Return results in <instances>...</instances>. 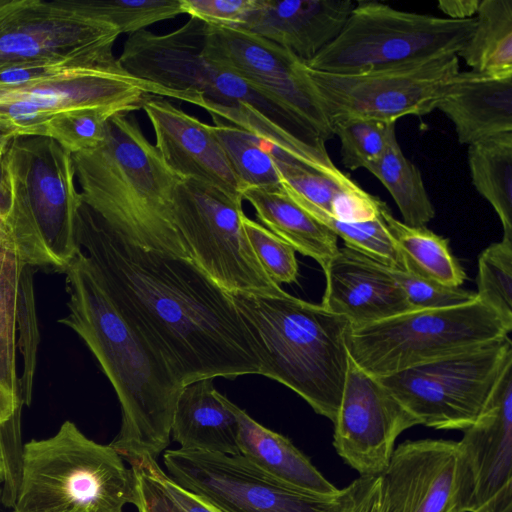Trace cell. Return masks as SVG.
I'll return each instance as SVG.
<instances>
[{"label": "cell", "mask_w": 512, "mask_h": 512, "mask_svg": "<svg viewBox=\"0 0 512 512\" xmlns=\"http://www.w3.org/2000/svg\"><path fill=\"white\" fill-rule=\"evenodd\" d=\"M243 197L192 179L174 191L173 220L190 258L222 289L280 296L285 291L264 272L243 226Z\"/></svg>", "instance_id": "10"}, {"label": "cell", "mask_w": 512, "mask_h": 512, "mask_svg": "<svg viewBox=\"0 0 512 512\" xmlns=\"http://www.w3.org/2000/svg\"><path fill=\"white\" fill-rule=\"evenodd\" d=\"M231 295L262 349L261 375L285 385L333 422L349 363V321L287 292Z\"/></svg>", "instance_id": "4"}, {"label": "cell", "mask_w": 512, "mask_h": 512, "mask_svg": "<svg viewBox=\"0 0 512 512\" xmlns=\"http://www.w3.org/2000/svg\"><path fill=\"white\" fill-rule=\"evenodd\" d=\"M509 366L512 342L507 336L378 379L420 425L463 431L477 419Z\"/></svg>", "instance_id": "11"}, {"label": "cell", "mask_w": 512, "mask_h": 512, "mask_svg": "<svg viewBox=\"0 0 512 512\" xmlns=\"http://www.w3.org/2000/svg\"><path fill=\"white\" fill-rule=\"evenodd\" d=\"M202 52L242 79L303 133L326 143L334 135L305 61L252 33L205 25Z\"/></svg>", "instance_id": "14"}, {"label": "cell", "mask_w": 512, "mask_h": 512, "mask_svg": "<svg viewBox=\"0 0 512 512\" xmlns=\"http://www.w3.org/2000/svg\"><path fill=\"white\" fill-rule=\"evenodd\" d=\"M381 216L401 251L407 270L446 286L460 287L466 274L452 254L449 240L423 227H412L396 219L385 205Z\"/></svg>", "instance_id": "29"}, {"label": "cell", "mask_w": 512, "mask_h": 512, "mask_svg": "<svg viewBox=\"0 0 512 512\" xmlns=\"http://www.w3.org/2000/svg\"><path fill=\"white\" fill-rule=\"evenodd\" d=\"M467 158L473 186L498 215L503 237L512 239V133L469 145Z\"/></svg>", "instance_id": "31"}, {"label": "cell", "mask_w": 512, "mask_h": 512, "mask_svg": "<svg viewBox=\"0 0 512 512\" xmlns=\"http://www.w3.org/2000/svg\"><path fill=\"white\" fill-rule=\"evenodd\" d=\"M4 482V464L2 459V453L0 450V484H3Z\"/></svg>", "instance_id": "52"}, {"label": "cell", "mask_w": 512, "mask_h": 512, "mask_svg": "<svg viewBox=\"0 0 512 512\" xmlns=\"http://www.w3.org/2000/svg\"><path fill=\"white\" fill-rule=\"evenodd\" d=\"M385 205L355 182L335 196L329 214L345 222H368L379 219Z\"/></svg>", "instance_id": "44"}, {"label": "cell", "mask_w": 512, "mask_h": 512, "mask_svg": "<svg viewBox=\"0 0 512 512\" xmlns=\"http://www.w3.org/2000/svg\"><path fill=\"white\" fill-rule=\"evenodd\" d=\"M367 170L388 190L404 224L423 227L435 217L420 170L403 154L395 128L390 132L382 156Z\"/></svg>", "instance_id": "32"}, {"label": "cell", "mask_w": 512, "mask_h": 512, "mask_svg": "<svg viewBox=\"0 0 512 512\" xmlns=\"http://www.w3.org/2000/svg\"><path fill=\"white\" fill-rule=\"evenodd\" d=\"M183 13L206 25L237 29L255 0H180Z\"/></svg>", "instance_id": "43"}, {"label": "cell", "mask_w": 512, "mask_h": 512, "mask_svg": "<svg viewBox=\"0 0 512 512\" xmlns=\"http://www.w3.org/2000/svg\"><path fill=\"white\" fill-rule=\"evenodd\" d=\"M461 144L512 133V74L459 72L437 104Z\"/></svg>", "instance_id": "23"}, {"label": "cell", "mask_w": 512, "mask_h": 512, "mask_svg": "<svg viewBox=\"0 0 512 512\" xmlns=\"http://www.w3.org/2000/svg\"><path fill=\"white\" fill-rule=\"evenodd\" d=\"M129 466L136 477V501L138 512H173L161 490L139 463Z\"/></svg>", "instance_id": "47"}, {"label": "cell", "mask_w": 512, "mask_h": 512, "mask_svg": "<svg viewBox=\"0 0 512 512\" xmlns=\"http://www.w3.org/2000/svg\"><path fill=\"white\" fill-rule=\"evenodd\" d=\"M142 109L154 131V146L174 174L242 196L241 185L211 125L163 97H147Z\"/></svg>", "instance_id": "20"}, {"label": "cell", "mask_w": 512, "mask_h": 512, "mask_svg": "<svg viewBox=\"0 0 512 512\" xmlns=\"http://www.w3.org/2000/svg\"><path fill=\"white\" fill-rule=\"evenodd\" d=\"M458 443L471 478V512H511L512 366Z\"/></svg>", "instance_id": "19"}, {"label": "cell", "mask_w": 512, "mask_h": 512, "mask_svg": "<svg viewBox=\"0 0 512 512\" xmlns=\"http://www.w3.org/2000/svg\"><path fill=\"white\" fill-rule=\"evenodd\" d=\"M481 0H442L437 3L439 10L452 20L475 18Z\"/></svg>", "instance_id": "48"}, {"label": "cell", "mask_w": 512, "mask_h": 512, "mask_svg": "<svg viewBox=\"0 0 512 512\" xmlns=\"http://www.w3.org/2000/svg\"><path fill=\"white\" fill-rule=\"evenodd\" d=\"M2 505V488H0V506Z\"/></svg>", "instance_id": "53"}, {"label": "cell", "mask_w": 512, "mask_h": 512, "mask_svg": "<svg viewBox=\"0 0 512 512\" xmlns=\"http://www.w3.org/2000/svg\"><path fill=\"white\" fill-rule=\"evenodd\" d=\"M118 113L128 112L118 108H90L59 113L48 122L46 136L71 154L90 150L103 142L108 120Z\"/></svg>", "instance_id": "39"}, {"label": "cell", "mask_w": 512, "mask_h": 512, "mask_svg": "<svg viewBox=\"0 0 512 512\" xmlns=\"http://www.w3.org/2000/svg\"><path fill=\"white\" fill-rule=\"evenodd\" d=\"M119 35L84 0H0V67L109 57Z\"/></svg>", "instance_id": "16"}, {"label": "cell", "mask_w": 512, "mask_h": 512, "mask_svg": "<svg viewBox=\"0 0 512 512\" xmlns=\"http://www.w3.org/2000/svg\"><path fill=\"white\" fill-rule=\"evenodd\" d=\"M243 200L269 231L324 270L338 251L337 236L300 207L282 188H247Z\"/></svg>", "instance_id": "26"}, {"label": "cell", "mask_w": 512, "mask_h": 512, "mask_svg": "<svg viewBox=\"0 0 512 512\" xmlns=\"http://www.w3.org/2000/svg\"><path fill=\"white\" fill-rule=\"evenodd\" d=\"M475 23V18L452 20L358 1L338 35L305 63L312 70L347 74L458 55Z\"/></svg>", "instance_id": "8"}, {"label": "cell", "mask_w": 512, "mask_h": 512, "mask_svg": "<svg viewBox=\"0 0 512 512\" xmlns=\"http://www.w3.org/2000/svg\"><path fill=\"white\" fill-rule=\"evenodd\" d=\"M475 19L458 57L474 72L512 74V0H481Z\"/></svg>", "instance_id": "30"}, {"label": "cell", "mask_w": 512, "mask_h": 512, "mask_svg": "<svg viewBox=\"0 0 512 512\" xmlns=\"http://www.w3.org/2000/svg\"><path fill=\"white\" fill-rule=\"evenodd\" d=\"M340 512H381L379 476H359L342 488Z\"/></svg>", "instance_id": "46"}, {"label": "cell", "mask_w": 512, "mask_h": 512, "mask_svg": "<svg viewBox=\"0 0 512 512\" xmlns=\"http://www.w3.org/2000/svg\"><path fill=\"white\" fill-rule=\"evenodd\" d=\"M1 172L10 201L6 223L21 262L64 272L80 250L76 223L83 201L72 154L50 137L18 136Z\"/></svg>", "instance_id": "5"}, {"label": "cell", "mask_w": 512, "mask_h": 512, "mask_svg": "<svg viewBox=\"0 0 512 512\" xmlns=\"http://www.w3.org/2000/svg\"><path fill=\"white\" fill-rule=\"evenodd\" d=\"M76 237L113 303L181 386L261 375L262 349L232 295L192 259L133 242L84 203Z\"/></svg>", "instance_id": "1"}, {"label": "cell", "mask_w": 512, "mask_h": 512, "mask_svg": "<svg viewBox=\"0 0 512 512\" xmlns=\"http://www.w3.org/2000/svg\"><path fill=\"white\" fill-rule=\"evenodd\" d=\"M18 137L16 131L9 125L0 122V166L11 141Z\"/></svg>", "instance_id": "49"}, {"label": "cell", "mask_w": 512, "mask_h": 512, "mask_svg": "<svg viewBox=\"0 0 512 512\" xmlns=\"http://www.w3.org/2000/svg\"><path fill=\"white\" fill-rule=\"evenodd\" d=\"M63 273L68 314L58 321L94 354L120 403L121 427L109 445L128 464L157 460L170 443L183 386L123 317L81 250Z\"/></svg>", "instance_id": "2"}, {"label": "cell", "mask_w": 512, "mask_h": 512, "mask_svg": "<svg viewBox=\"0 0 512 512\" xmlns=\"http://www.w3.org/2000/svg\"><path fill=\"white\" fill-rule=\"evenodd\" d=\"M167 475L220 512H340L337 495L308 493L282 483L241 455L167 449Z\"/></svg>", "instance_id": "15"}, {"label": "cell", "mask_w": 512, "mask_h": 512, "mask_svg": "<svg viewBox=\"0 0 512 512\" xmlns=\"http://www.w3.org/2000/svg\"><path fill=\"white\" fill-rule=\"evenodd\" d=\"M354 3L351 0H255L237 29L269 40L308 61L338 35Z\"/></svg>", "instance_id": "22"}, {"label": "cell", "mask_w": 512, "mask_h": 512, "mask_svg": "<svg viewBox=\"0 0 512 512\" xmlns=\"http://www.w3.org/2000/svg\"><path fill=\"white\" fill-rule=\"evenodd\" d=\"M134 462L139 463L156 483L173 512H220L176 484L156 459L146 458Z\"/></svg>", "instance_id": "45"}, {"label": "cell", "mask_w": 512, "mask_h": 512, "mask_svg": "<svg viewBox=\"0 0 512 512\" xmlns=\"http://www.w3.org/2000/svg\"><path fill=\"white\" fill-rule=\"evenodd\" d=\"M171 436L180 449L239 454L236 418L222 401L213 379L193 381L182 387Z\"/></svg>", "instance_id": "25"}, {"label": "cell", "mask_w": 512, "mask_h": 512, "mask_svg": "<svg viewBox=\"0 0 512 512\" xmlns=\"http://www.w3.org/2000/svg\"><path fill=\"white\" fill-rule=\"evenodd\" d=\"M2 247L13 248L15 250L14 241L10 229L6 221L0 218V248Z\"/></svg>", "instance_id": "51"}, {"label": "cell", "mask_w": 512, "mask_h": 512, "mask_svg": "<svg viewBox=\"0 0 512 512\" xmlns=\"http://www.w3.org/2000/svg\"><path fill=\"white\" fill-rule=\"evenodd\" d=\"M10 201L8 191L5 186L0 166V218L6 221L9 213Z\"/></svg>", "instance_id": "50"}, {"label": "cell", "mask_w": 512, "mask_h": 512, "mask_svg": "<svg viewBox=\"0 0 512 512\" xmlns=\"http://www.w3.org/2000/svg\"><path fill=\"white\" fill-rule=\"evenodd\" d=\"M476 292L512 326V239L503 237L479 256Z\"/></svg>", "instance_id": "35"}, {"label": "cell", "mask_w": 512, "mask_h": 512, "mask_svg": "<svg viewBox=\"0 0 512 512\" xmlns=\"http://www.w3.org/2000/svg\"><path fill=\"white\" fill-rule=\"evenodd\" d=\"M24 266L13 248H0V426L24 406L16 367V306Z\"/></svg>", "instance_id": "28"}, {"label": "cell", "mask_w": 512, "mask_h": 512, "mask_svg": "<svg viewBox=\"0 0 512 512\" xmlns=\"http://www.w3.org/2000/svg\"><path fill=\"white\" fill-rule=\"evenodd\" d=\"M205 25L190 17L181 27L168 33L145 29L131 34L118 60L138 79L221 105H254L298 135L308 136L242 79L203 54Z\"/></svg>", "instance_id": "13"}, {"label": "cell", "mask_w": 512, "mask_h": 512, "mask_svg": "<svg viewBox=\"0 0 512 512\" xmlns=\"http://www.w3.org/2000/svg\"><path fill=\"white\" fill-rule=\"evenodd\" d=\"M389 269L412 309L456 306L477 298L474 292L443 285L412 271Z\"/></svg>", "instance_id": "42"}, {"label": "cell", "mask_w": 512, "mask_h": 512, "mask_svg": "<svg viewBox=\"0 0 512 512\" xmlns=\"http://www.w3.org/2000/svg\"><path fill=\"white\" fill-rule=\"evenodd\" d=\"M333 424L335 451L360 476H379L389 464L396 439L420 425L378 378L350 357Z\"/></svg>", "instance_id": "18"}, {"label": "cell", "mask_w": 512, "mask_h": 512, "mask_svg": "<svg viewBox=\"0 0 512 512\" xmlns=\"http://www.w3.org/2000/svg\"><path fill=\"white\" fill-rule=\"evenodd\" d=\"M149 96L194 105L201 98L138 79L113 56L64 63L36 82L0 85V117L20 136H46L48 122L59 113L90 108H118L130 113L142 109Z\"/></svg>", "instance_id": "9"}, {"label": "cell", "mask_w": 512, "mask_h": 512, "mask_svg": "<svg viewBox=\"0 0 512 512\" xmlns=\"http://www.w3.org/2000/svg\"><path fill=\"white\" fill-rule=\"evenodd\" d=\"M34 267L25 265L18 284L16 306L17 348L23 358V372L20 377L21 398L23 405L30 406L32 401L33 379L37 363V350L40 342L36 315L34 285Z\"/></svg>", "instance_id": "40"}, {"label": "cell", "mask_w": 512, "mask_h": 512, "mask_svg": "<svg viewBox=\"0 0 512 512\" xmlns=\"http://www.w3.org/2000/svg\"><path fill=\"white\" fill-rule=\"evenodd\" d=\"M72 159L83 203L106 224L141 246L191 259L173 220L181 178L134 117L113 115L103 142Z\"/></svg>", "instance_id": "3"}, {"label": "cell", "mask_w": 512, "mask_h": 512, "mask_svg": "<svg viewBox=\"0 0 512 512\" xmlns=\"http://www.w3.org/2000/svg\"><path fill=\"white\" fill-rule=\"evenodd\" d=\"M221 399L237 421L239 455L254 467L308 493L334 496L340 492L289 438L264 427L222 394Z\"/></svg>", "instance_id": "24"}, {"label": "cell", "mask_w": 512, "mask_h": 512, "mask_svg": "<svg viewBox=\"0 0 512 512\" xmlns=\"http://www.w3.org/2000/svg\"><path fill=\"white\" fill-rule=\"evenodd\" d=\"M200 107L211 116L251 132L279 156L326 174L342 173L333 164L325 144L298 135L254 105L242 103L227 106L203 99Z\"/></svg>", "instance_id": "27"}, {"label": "cell", "mask_w": 512, "mask_h": 512, "mask_svg": "<svg viewBox=\"0 0 512 512\" xmlns=\"http://www.w3.org/2000/svg\"><path fill=\"white\" fill-rule=\"evenodd\" d=\"M272 154L284 191L290 197L309 203L327 213L331 212L335 196L342 189L355 183L343 172L339 175L326 174L293 162L274 152Z\"/></svg>", "instance_id": "36"}, {"label": "cell", "mask_w": 512, "mask_h": 512, "mask_svg": "<svg viewBox=\"0 0 512 512\" xmlns=\"http://www.w3.org/2000/svg\"><path fill=\"white\" fill-rule=\"evenodd\" d=\"M292 199L337 237L342 238L345 246L389 268L407 270L406 261L391 237L382 216L368 222H345L309 203Z\"/></svg>", "instance_id": "34"}, {"label": "cell", "mask_w": 512, "mask_h": 512, "mask_svg": "<svg viewBox=\"0 0 512 512\" xmlns=\"http://www.w3.org/2000/svg\"><path fill=\"white\" fill-rule=\"evenodd\" d=\"M124 462L67 420L53 436L24 444L12 512H123L136 501V477Z\"/></svg>", "instance_id": "6"}, {"label": "cell", "mask_w": 512, "mask_h": 512, "mask_svg": "<svg viewBox=\"0 0 512 512\" xmlns=\"http://www.w3.org/2000/svg\"><path fill=\"white\" fill-rule=\"evenodd\" d=\"M321 306L351 326L380 321L412 309L389 267L347 246L323 270Z\"/></svg>", "instance_id": "21"}, {"label": "cell", "mask_w": 512, "mask_h": 512, "mask_svg": "<svg viewBox=\"0 0 512 512\" xmlns=\"http://www.w3.org/2000/svg\"><path fill=\"white\" fill-rule=\"evenodd\" d=\"M511 330L477 296L456 306L413 308L380 321L349 325L345 343L352 361L378 378L503 339Z\"/></svg>", "instance_id": "7"}, {"label": "cell", "mask_w": 512, "mask_h": 512, "mask_svg": "<svg viewBox=\"0 0 512 512\" xmlns=\"http://www.w3.org/2000/svg\"><path fill=\"white\" fill-rule=\"evenodd\" d=\"M381 512H471L472 484L458 441L407 440L379 475Z\"/></svg>", "instance_id": "17"}, {"label": "cell", "mask_w": 512, "mask_h": 512, "mask_svg": "<svg viewBox=\"0 0 512 512\" xmlns=\"http://www.w3.org/2000/svg\"><path fill=\"white\" fill-rule=\"evenodd\" d=\"M459 72L458 55L347 74L309 68L331 128L351 118L396 123L429 114Z\"/></svg>", "instance_id": "12"}, {"label": "cell", "mask_w": 512, "mask_h": 512, "mask_svg": "<svg viewBox=\"0 0 512 512\" xmlns=\"http://www.w3.org/2000/svg\"><path fill=\"white\" fill-rule=\"evenodd\" d=\"M395 123L351 118L332 124L341 143V160L346 168L367 169L383 154Z\"/></svg>", "instance_id": "38"}, {"label": "cell", "mask_w": 512, "mask_h": 512, "mask_svg": "<svg viewBox=\"0 0 512 512\" xmlns=\"http://www.w3.org/2000/svg\"><path fill=\"white\" fill-rule=\"evenodd\" d=\"M211 129L235 173L242 192L247 188H275L281 182L269 147L251 132L211 116Z\"/></svg>", "instance_id": "33"}, {"label": "cell", "mask_w": 512, "mask_h": 512, "mask_svg": "<svg viewBox=\"0 0 512 512\" xmlns=\"http://www.w3.org/2000/svg\"><path fill=\"white\" fill-rule=\"evenodd\" d=\"M243 226L250 245L267 276L279 286L297 281L298 263L294 248L246 215L243 216Z\"/></svg>", "instance_id": "41"}, {"label": "cell", "mask_w": 512, "mask_h": 512, "mask_svg": "<svg viewBox=\"0 0 512 512\" xmlns=\"http://www.w3.org/2000/svg\"><path fill=\"white\" fill-rule=\"evenodd\" d=\"M87 8L119 34H134L183 14L180 0H84Z\"/></svg>", "instance_id": "37"}]
</instances>
